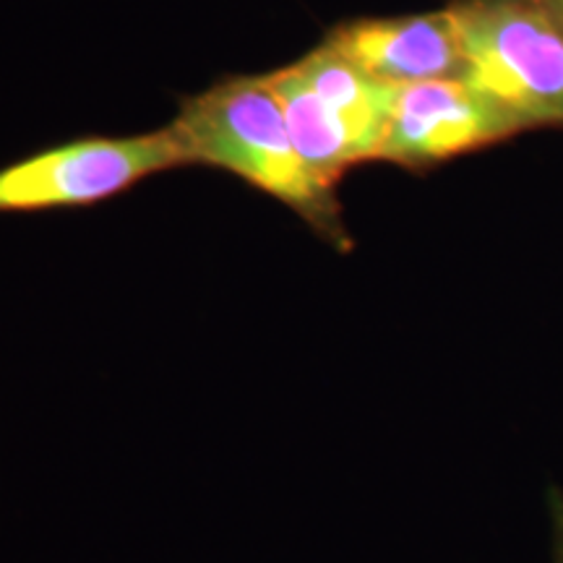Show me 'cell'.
<instances>
[{"mask_svg":"<svg viewBox=\"0 0 563 563\" xmlns=\"http://www.w3.org/2000/svg\"><path fill=\"white\" fill-rule=\"evenodd\" d=\"M186 165L167 129L123 139H81L0 167V214L91 207L150 175Z\"/></svg>","mask_w":563,"mask_h":563,"instance_id":"4","label":"cell"},{"mask_svg":"<svg viewBox=\"0 0 563 563\" xmlns=\"http://www.w3.org/2000/svg\"><path fill=\"white\" fill-rule=\"evenodd\" d=\"M464 79L522 129H563V26L545 0H454Z\"/></svg>","mask_w":563,"mask_h":563,"instance_id":"2","label":"cell"},{"mask_svg":"<svg viewBox=\"0 0 563 563\" xmlns=\"http://www.w3.org/2000/svg\"><path fill=\"white\" fill-rule=\"evenodd\" d=\"M548 9H551V5H548ZM551 11H553V9H551ZM553 16H555V19H559V24L563 26V13H559V11H553Z\"/></svg>","mask_w":563,"mask_h":563,"instance_id":"9","label":"cell"},{"mask_svg":"<svg viewBox=\"0 0 563 563\" xmlns=\"http://www.w3.org/2000/svg\"><path fill=\"white\" fill-rule=\"evenodd\" d=\"M548 517L553 532V563H563V488H548Z\"/></svg>","mask_w":563,"mask_h":563,"instance_id":"7","label":"cell"},{"mask_svg":"<svg viewBox=\"0 0 563 563\" xmlns=\"http://www.w3.org/2000/svg\"><path fill=\"white\" fill-rule=\"evenodd\" d=\"M300 159L336 191L350 167L382 157L391 87L371 79L329 42L266 76Z\"/></svg>","mask_w":563,"mask_h":563,"instance_id":"3","label":"cell"},{"mask_svg":"<svg viewBox=\"0 0 563 563\" xmlns=\"http://www.w3.org/2000/svg\"><path fill=\"white\" fill-rule=\"evenodd\" d=\"M525 131L522 123L467 79L391 87L382 157L402 167L439 165Z\"/></svg>","mask_w":563,"mask_h":563,"instance_id":"5","label":"cell"},{"mask_svg":"<svg viewBox=\"0 0 563 563\" xmlns=\"http://www.w3.org/2000/svg\"><path fill=\"white\" fill-rule=\"evenodd\" d=\"M170 129L186 165L238 175L292 209L334 251H352L336 191L316 180L300 159L266 76L214 84L183 104Z\"/></svg>","mask_w":563,"mask_h":563,"instance_id":"1","label":"cell"},{"mask_svg":"<svg viewBox=\"0 0 563 563\" xmlns=\"http://www.w3.org/2000/svg\"><path fill=\"white\" fill-rule=\"evenodd\" d=\"M327 42L386 87L464 79L460 34L449 9L418 16L347 21Z\"/></svg>","mask_w":563,"mask_h":563,"instance_id":"6","label":"cell"},{"mask_svg":"<svg viewBox=\"0 0 563 563\" xmlns=\"http://www.w3.org/2000/svg\"><path fill=\"white\" fill-rule=\"evenodd\" d=\"M548 5H551L553 11H559V13H563V0H545Z\"/></svg>","mask_w":563,"mask_h":563,"instance_id":"8","label":"cell"}]
</instances>
